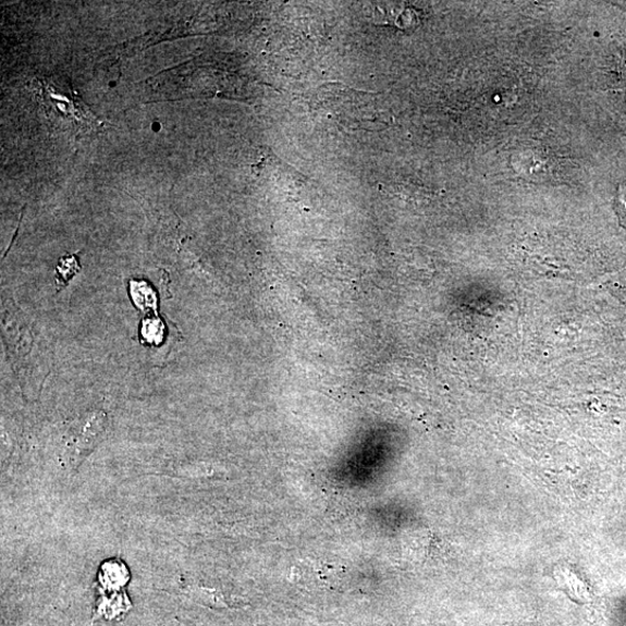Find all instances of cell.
<instances>
[{
  "label": "cell",
  "mask_w": 626,
  "mask_h": 626,
  "mask_svg": "<svg viewBox=\"0 0 626 626\" xmlns=\"http://www.w3.org/2000/svg\"><path fill=\"white\" fill-rule=\"evenodd\" d=\"M81 271L77 256L63 257L57 268L59 284L66 285Z\"/></svg>",
  "instance_id": "cell-1"
}]
</instances>
